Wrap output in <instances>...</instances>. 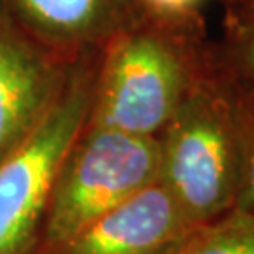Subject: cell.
I'll return each instance as SVG.
<instances>
[{
    "label": "cell",
    "instance_id": "obj_10",
    "mask_svg": "<svg viewBox=\"0 0 254 254\" xmlns=\"http://www.w3.org/2000/svg\"><path fill=\"white\" fill-rule=\"evenodd\" d=\"M241 87V111L245 130V151H243V175L237 194L236 209L254 215V89Z\"/></svg>",
    "mask_w": 254,
    "mask_h": 254
},
{
    "label": "cell",
    "instance_id": "obj_11",
    "mask_svg": "<svg viewBox=\"0 0 254 254\" xmlns=\"http://www.w3.org/2000/svg\"><path fill=\"white\" fill-rule=\"evenodd\" d=\"M141 17L154 19H196L203 17L201 8L205 0H134Z\"/></svg>",
    "mask_w": 254,
    "mask_h": 254
},
{
    "label": "cell",
    "instance_id": "obj_5",
    "mask_svg": "<svg viewBox=\"0 0 254 254\" xmlns=\"http://www.w3.org/2000/svg\"><path fill=\"white\" fill-rule=\"evenodd\" d=\"M73 64L34 42L0 4V164L46 121Z\"/></svg>",
    "mask_w": 254,
    "mask_h": 254
},
{
    "label": "cell",
    "instance_id": "obj_9",
    "mask_svg": "<svg viewBox=\"0 0 254 254\" xmlns=\"http://www.w3.org/2000/svg\"><path fill=\"white\" fill-rule=\"evenodd\" d=\"M215 47L228 73L239 85L254 89V23L224 28V36L215 42Z\"/></svg>",
    "mask_w": 254,
    "mask_h": 254
},
{
    "label": "cell",
    "instance_id": "obj_7",
    "mask_svg": "<svg viewBox=\"0 0 254 254\" xmlns=\"http://www.w3.org/2000/svg\"><path fill=\"white\" fill-rule=\"evenodd\" d=\"M13 23L64 61L100 53L141 13L134 0H0Z\"/></svg>",
    "mask_w": 254,
    "mask_h": 254
},
{
    "label": "cell",
    "instance_id": "obj_4",
    "mask_svg": "<svg viewBox=\"0 0 254 254\" xmlns=\"http://www.w3.org/2000/svg\"><path fill=\"white\" fill-rule=\"evenodd\" d=\"M100 53L79 57L66 89L27 143L0 164V254H40L55 173L87 123Z\"/></svg>",
    "mask_w": 254,
    "mask_h": 254
},
{
    "label": "cell",
    "instance_id": "obj_1",
    "mask_svg": "<svg viewBox=\"0 0 254 254\" xmlns=\"http://www.w3.org/2000/svg\"><path fill=\"white\" fill-rule=\"evenodd\" d=\"M213 49L203 17H141L100 51L87 125L158 137Z\"/></svg>",
    "mask_w": 254,
    "mask_h": 254
},
{
    "label": "cell",
    "instance_id": "obj_12",
    "mask_svg": "<svg viewBox=\"0 0 254 254\" xmlns=\"http://www.w3.org/2000/svg\"><path fill=\"white\" fill-rule=\"evenodd\" d=\"M222 6L224 28L243 27L254 23V0H218Z\"/></svg>",
    "mask_w": 254,
    "mask_h": 254
},
{
    "label": "cell",
    "instance_id": "obj_2",
    "mask_svg": "<svg viewBox=\"0 0 254 254\" xmlns=\"http://www.w3.org/2000/svg\"><path fill=\"white\" fill-rule=\"evenodd\" d=\"M158 183L196 226L236 209L243 175L241 87L211 57L160 136Z\"/></svg>",
    "mask_w": 254,
    "mask_h": 254
},
{
    "label": "cell",
    "instance_id": "obj_8",
    "mask_svg": "<svg viewBox=\"0 0 254 254\" xmlns=\"http://www.w3.org/2000/svg\"><path fill=\"white\" fill-rule=\"evenodd\" d=\"M175 254H254V215L234 209L201 226Z\"/></svg>",
    "mask_w": 254,
    "mask_h": 254
},
{
    "label": "cell",
    "instance_id": "obj_3",
    "mask_svg": "<svg viewBox=\"0 0 254 254\" xmlns=\"http://www.w3.org/2000/svg\"><path fill=\"white\" fill-rule=\"evenodd\" d=\"M158 172V137L85 123L55 173L40 254L156 183Z\"/></svg>",
    "mask_w": 254,
    "mask_h": 254
},
{
    "label": "cell",
    "instance_id": "obj_6",
    "mask_svg": "<svg viewBox=\"0 0 254 254\" xmlns=\"http://www.w3.org/2000/svg\"><path fill=\"white\" fill-rule=\"evenodd\" d=\"M200 228L156 181L42 254H175Z\"/></svg>",
    "mask_w": 254,
    "mask_h": 254
}]
</instances>
